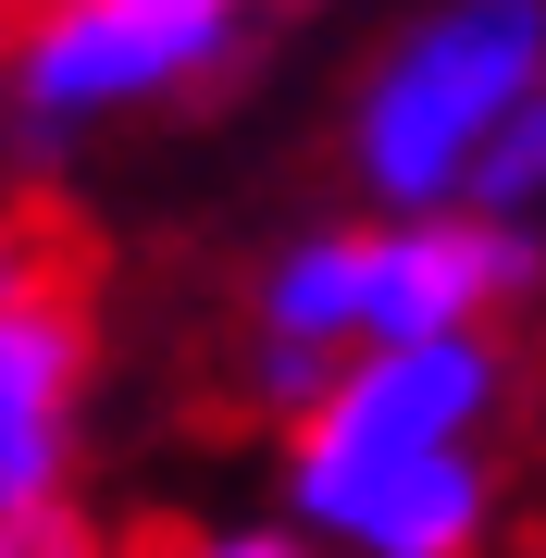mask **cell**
Here are the masks:
<instances>
[{"label":"cell","instance_id":"obj_9","mask_svg":"<svg viewBox=\"0 0 546 558\" xmlns=\"http://www.w3.org/2000/svg\"><path fill=\"white\" fill-rule=\"evenodd\" d=\"M0 558H112V546H100V521L62 497V509H13L0 521Z\"/></svg>","mask_w":546,"mask_h":558},{"label":"cell","instance_id":"obj_8","mask_svg":"<svg viewBox=\"0 0 546 558\" xmlns=\"http://www.w3.org/2000/svg\"><path fill=\"white\" fill-rule=\"evenodd\" d=\"M336 373H348V360H324V348H274V336H248V348H236V398L262 410V422H286V435L324 410V385H336Z\"/></svg>","mask_w":546,"mask_h":558},{"label":"cell","instance_id":"obj_11","mask_svg":"<svg viewBox=\"0 0 546 558\" xmlns=\"http://www.w3.org/2000/svg\"><path fill=\"white\" fill-rule=\"evenodd\" d=\"M137 13H174V25H223V38H236V25H248V0H137Z\"/></svg>","mask_w":546,"mask_h":558},{"label":"cell","instance_id":"obj_6","mask_svg":"<svg viewBox=\"0 0 546 558\" xmlns=\"http://www.w3.org/2000/svg\"><path fill=\"white\" fill-rule=\"evenodd\" d=\"M248 336L361 360V223H311L248 274Z\"/></svg>","mask_w":546,"mask_h":558},{"label":"cell","instance_id":"obj_4","mask_svg":"<svg viewBox=\"0 0 546 558\" xmlns=\"http://www.w3.org/2000/svg\"><path fill=\"white\" fill-rule=\"evenodd\" d=\"M546 286V236L472 211L423 223H361V348H423V336H497V311H522Z\"/></svg>","mask_w":546,"mask_h":558},{"label":"cell","instance_id":"obj_13","mask_svg":"<svg viewBox=\"0 0 546 558\" xmlns=\"http://www.w3.org/2000/svg\"><path fill=\"white\" fill-rule=\"evenodd\" d=\"M534 558H546V546H534Z\"/></svg>","mask_w":546,"mask_h":558},{"label":"cell","instance_id":"obj_2","mask_svg":"<svg viewBox=\"0 0 546 558\" xmlns=\"http://www.w3.org/2000/svg\"><path fill=\"white\" fill-rule=\"evenodd\" d=\"M497 422H509V348L497 336L361 348L324 385V410L286 435V509L336 497L361 472H398V459H435V447H485Z\"/></svg>","mask_w":546,"mask_h":558},{"label":"cell","instance_id":"obj_3","mask_svg":"<svg viewBox=\"0 0 546 558\" xmlns=\"http://www.w3.org/2000/svg\"><path fill=\"white\" fill-rule=\"evenodd\" d=\"M223 50H236L223 25H174V13H137V0H50V13H25V38L0 50V124L50 161V149L100 137L124 112L186 100Z\"/></svg>","mask_w":546,"mask_h":558},{"label":"cell","instance_id":"obj_1","mask_svg":"<svg viewBox=\"0 0 546 558\" xmlns=\"http://www.w3.org/2000/svg\"><path fill=\"white\" fill-rule=\"evenodd\" d=\"M546 87V0H435L373 50V75L348 87V186L385 223L460 211V174L485 137Z\"/></svg>","mask_w":546,"mask_h":558},{"label":"cell","instance_id":"obj_12","mask_svg":"<svg viewBox=\"0 0 546 558\" xmlns=\"http://www.w3.org/2000/svg\"><path fill=\"white\" fill-rule=\"evenodd\" d=\"M0 13H50V0H0Z\"/></svg>","mask_w":546,"mask_h":558},{"label":"cell","instance_id":"obj_7","mask_svg":"<svg viewBox=\"0 0 546 558\" xmlns=\"http://www.w3.org/2000/svg\"><path fill=\"white\" fill-rule=\"evenodd\" d=\"M460 211L472 223H509V236H546V87L485 137V161L460 174Z\"/></svg>","mask_w":546,"mask_h":558},{"label":"cell","instance_id":"obj_10","mask_svg":"<svg viewBox=\"0 0 546 558\" xmlns=\"http://www.w3.org/2000/svg\"><path fill=\"white\" fill-rule=\"evenodd\" d=\"M162 558H311L286 521H199V534H174Z\"/></svg>","mask_w":546,"mask_h":558},{"label":"cell","instance_id":"obj_5","mask_svg":"<svg viewBox=\"0 0 546 558\" xmlns=\"http://www.w3.org/2000/svg\"><path fill=\"white\" fill-rule=\"evenodd\" d=\"M87 373H100V323L62 274L0 286V521L62 509L87 459Z\"/></svg>","mask_w":546,"mask_h":558}]
</instances>
